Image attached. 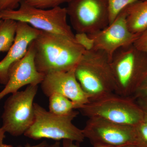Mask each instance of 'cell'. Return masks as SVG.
Masks as SVG:
<instances>
[{
	"mask_svg": "<svg viewBox=\"0 0 147 147\" xmlns=\"http://www.w3.org/2000/svg\"><path fill=\"white\" fill-rule=\"evenodd\" d=\"M142 0H107L109 11V24L115 19L127 7L133 3Z\"/></svg>",
	"mask_w": 147,
	"mask_h": 147,
	"instance_id": "obj_17",
	"label": "cell"
},
{
	"mask_svg": "<svg viewBox=\"0 0 147 147\" xmlns=\"http://www.w3.org/2000/svg\"><path fill=\"white\" fill-rule=\"evenodd\" d=\"M92 147H118L103 144H95L93 145Z\"/></svg>",
	"mask_w": 147,
	"mask_h": 147,
	"instance_id": "obj_29",
	"label": "cell"
},
{
	"mask_svg": "<svg viewBox=\"0 0 147 147\" xmlns=\"http://www.w3.org/2000/svg\"><path fill=\"white\" fill-rule=\"evenodd\" d=\"M23 0H0V11L17 9Z\"/></svg>",
	"mask_w": 147,
	"mask_h": 147,
	"instance_id": "obj_22",
	"label": "cell"
},
{
	"mask_svg": "<svg viewBox=\"0 0 147 147\" xmlns=\"http://www.w3.org/2000/svg\"><path fill=\"white\" fill-rule=\"evenodd\" d=\"M49 145L47 142L43 141L38 144L34 145V146H30V145L28 144L24 147H47Z\"/></svg>",
	"mask_w": 147,
	"mask_h": 147,
	"instance_id": "obj_27",
	"label": "cell"
},
{
	"mask_svg": "<svg viewBox=\"0 0 147 147\" xmlns=\"http://www.w3.org/2000/svg\"><path fill=\"white\" fill-rule=\"evenodd\" d=\"M41 30L28 24L17 21L15 38L6 56L0 61V84L5 85L8 81V71L13 64L21 59L28 51L30 44Z\"/></svg>",
	"mask_w": 147,
	"mask_h": 147,
	"instance_id": "obj_13",
	"label": "cell"
},
{
	"mask_svg": "<svg viewBox=\"0 0 147 147\" xmlns=\"http://www.w3.org/2000/svg\"><path fill=\"white\" fill-rule=\"evenodd\" d=\"M35 119L33 123L24 136L34 140L42 139L58 141L68 140L77 143L84 142L82 129L72 123L79 113L74 111L67 115H57L47 111L37 103H34Z\"/></svg>",
	"mask_w": 147,
	"mask_h": 147,
	"instance_id": "obj_4",
	"label": "cell"
},
{
	"mask_svg": "<svg viewBox=\"0 0 147 147\" xmlns=\"http://www.w3.org/2000/svg\"><path fill=\"white\" fill-rule=\"evenodd\" d=\"M145 113V112H144ZM145 119L147 121V113H145V116H144Z\"/></svg>",
	"mask_w": 147,
	"mask_h": 147,
	"instance_id": "obj_31",
	"label": "cell"
},
{
	"mask_svg": "<svg viewBox=\"0 0 147 147\" xmlns=\"http://www.w3.org/2000/svg\"><path fill=\"white\" fill-rule=\"evenodd\" d=\"M29 5L37 8L47 9L60 6L65 3H69L73 0H23Z\"/></svg>",
	"mask_w": 147,
	"mask_h": 147,
	"instance_id": "obj_18",
	"label": "cell"
},
{
	"mask_svg": "<svg viewBox=\"0 0 147 147\" xmlns=\"http://www.w3.org/2000/svg\"><path fill=\"white\" fill-rule=\"evenodd\" d=\"M75 74L90 101L115 93L111 60L101 50H86L75 68Z\"/></svg>",
	"mask_w": 147,
	"mask_h": 147,
	"instance_id": "obj_2",
	"label": "cell"
},
{
	"mask_svg": "<svg viewBox=\"0 0 147 147\" xmlns=\"http://www.w3.org/2000/svg\"><path fill=\"white\" fill-rule=\"evenodd\" d=\"M5 131L3 129L2 127H0V147H5L6 144L3 143V140L5 138Z\"/></svg>",
	"mask_w": 147,
	"mask_h": 147,
	"instance_id": "obj_26",
	"label": "cell"
},
{
	"mask_svg": "<svg viewBox=\"0 0 147 147\" xmlns=\"http://www.w3.org/2000/svg\"><path fill=\"white\" fill-rule=\"evenodd\" d=\"M111 66L115 93L131 97L147 74V55L133 44L123 46L113 55Z\"/></svg>",
	"mask_w": 147,
	"mask_h": 147,
	"instance_id": "obj_3",
	"label": "cell"
},
{
	"mask_svg": "<svg viewBox=\"0 0 147 147\" xmlns=\"http://www.w3.org/2000/svg\"><path fill=\"white\" fill-rule=\"evenodd\" d=\"M126 21L132 33L141 34L147 29V0L133 3L126 7Z\"/></svg>",
	"mask_w": 147,
	"mask_h": 147,
	"instance_id": "obj_14",
	"label": "cell"
},
{
	"mask_svg": "<svg viewBox=\"0 0 147 147\" xmlns=\"http://www.w3.org/2000/svg\"><path fill=\"white\" fill-rule=\"evenodd\" d=\"M32 43L36 68L45 75L76 68L86 50L75 39L42 31Z\"/></svg>",
	"mask_w": 147,
	"mask_h": 147,
	"instance_id": "obj_1",
	"label": "cell"
},
{
	"mask_svg": "<svg viewBox=\"0 0 147 147\" xmlns=\"http://www.w3.org/2000/svg\"><path fill=\"white\" fill-rule=\"evenodd\" d=\"M49 112L55 115L63 116L78 109V106L65 96L54 94L49 97Z\"/></svg>",
	"mask_w": 147,
	"mask_h": 147,
	"instance_id": "obj_15",
	"label": "cell"
},
{
	"mask_svg": "<svg viewBox=\"0 0 147 147\" xmlns=\"http://www.w3.org/2000/svg\"><path fill=\"white\" fill-rule=\"evenodd\" d=\"M17 21L6 19L0 25V52H7L13 44Z\"/></svg>",
	"mask_w": 147,
	"mask_h": 147,
	"instance_id": "obj_16",
	"label": "cell"
},
{
	"mask_svg": "<svg viewBox=\"0 0 147 147\" xmlns=\"http://www.w3.org/2000/svg\"><path fill=\"white\" fill-rule=\"evenodd\" d=\"M66 8L76 33L92 34L109 26L107 0H73Z\"/></svg>",
	"mask_w": 147,
	"mask_h": 147,
	"instance_id": "obj_8",
	"label": "cell"
},
{
	"mask_svg": "<svg viewBox=\"0 0 147 147\" xmlns=\"http://www.w3.org/2000/svg\"><path fill=\"white\" fill-rule=\"evenodd\" d=\"M67 16L65 7L59 6L43 9L29 5L23 1L18 9L0 11V18L3 20L10 19L25 22L42 31L75 39V34L67 23Z\"/></svg>",
	"mask_w": 147,
	"mask_h": 147,
	"instance_id": "obj_6",
	"label": "cell"
},
{
	"mask_svg": "<svg viewBox=\"0 0 147 147\" xmlns=\"http://www.w3.org/2000/svg\"><path fill=\"white\" fill-rule=\"evenodd\" d=\"M61 147H79L78 145L75 144L73 141L68 140H63Z\"/></svg>",
	"mask_w": 147,
	"mask_h": 147,
	"instance_id": "obj_24",
	"label": "cell"
},
{
	"mask_svg": "<svg viewBox=\"0 0 147 147\" xmlns=\"http://www.w3.org/2000/svg\"><path fill=\"white\" fill-rule=\"evenodd\" d=\"M134 95L139 99L147 98V74L139 84Z\"/></svg>",
	"mask_w": 147,
	"mask_h": 147,
	"instance_id": "obj_23",
	"label": "cell"
},
{
	"mask_svg": "<svg viewBox=\"0 0 147 147\" xmlns=\"http://www.w3.org/2000/svg\"><path fill=\"white\" fill-rule=\"evenodd\" d=\"M75 39L76 42L82 45L86 50L92 49L93 41L88 35L83 33H78L75 34Z\"/></svg>",
	"mask_w": 147,
	"mask_h": 147,
	"instance_id": "obj_20",
	"label": "cell"
},
{
	"mask_svg": "<svg viewBox=\"0 0 147 147\" xmlns=\"http://www.w3.org/2000/svg\"><path fill=\"white\" fill-rule=\"evenodd\" d=\"M126 7L105 29L88 35L93 41V49L104 52L111 60L116 51L123 46L134 44L140 34L132 33L129 30Z\"/></svg>",
	"mask_w": 147,
	"mask_h": 147,
	"instance_id": "obj_10",
	"label": "cell"
},
{
	"mask_svg": "<svg viewBox=\"0 0 147 147\" xmlns=\"http://www.w3.org/2000/svg\"><path fill=\"white\" fill-rule=\"evenodd\" d=\"M92 145L121 147L136 144L135 126L123 125L98 118H90L82 129Z\"/></svg>",
	"mask_w": 147,
	"mask_h": 147,
	"instance_id": "obj_9",
	"label": "cell"
},
{
	"mask_svg": "<svg viewBox=\"0 0 147 147\" xmlns=\"http://www.w3.org/2000/svg\"><path fill=\"white\" fill-rule=\"evenodd\" d=\"M139 105L145 113H147V98L139 99Z\"/></svg>",
	"mask_w": 147,
	"mask_h": 147,
	"instance_id": "obj_25",
	"label": "cell"
},
{
	"mask_svg": "<svg viewBox=\"0 0 147 147\" xmlns=\"http://www.w3.org/2000/svg\"><path fill=\"white\" fill-rule=\"evenodd\" d=\"M47 147H61L60 142L59 141H57L54 144L51 145H49Z\"/></svg>",
	"mask_w": 147,
	"mask_h": 147,
	"instance_id": "obj_28",
	"label": "cell"
},
{
	"mask_svg": "<svg viewBox=\"0 0 147 147\" xmlns=\"http://www.w3.org/2000/svg\"><path fill=\"white\" fill-rule=\"evenodd\" d=\"M133 45L137 50L147 55V29L140 34Z\"/></svg>",
	"mask_w": 147,
	"mask_h": 147,
	"instance_id": "obj_21",
	"label": "cell"
},
{
	"mask_svg": "<svg viewBox=\"0 0 147 147\" xmlns=\"http://www.w3.org/2000/svg\"><path fill=\"white\" fill-rule=\"evenodd\" d=\"M136 144L139 147H147V121L144 120L135 126Z\"/></svg>",
	"mask_w": 147,
	"mask_h": 147,
	"instance_id": "obj_19",
	"label": "cell"
},
{
	"mask_svg": "<svg viewBox=\"0 0 147 147\" xmlns=\"http://www.w3.org/2000/svg\"><path fill=\"white\" fill-rule=\"evenodd\" d=\"M75 70L48 74L40 84L42 92L47 97L54 94L62 95L76 104L78 110L90 100L76 79Z\"/></svg>",
	"mask_w": 147,
	"mask_h": 147,
	"instance_id": "obj_11",
	"label": "cell"
},
{
	"mask_svg": "<svg viewBox=\"0 0 147 147\" xmlns=\"http://www.w3.org/2000/svg\"><path fill=\"white\" fill-rule=\"evenodd\" d=\"M34 59V48L32 42L25 56L9 68L8 82L0 92V100L7 95L18 91L26 85L38 86L41 84L45 75L37 70Z\"/></svg>",
	"mask_w": 147,
	"mask_h": 147,
	"instance_id": "obj_12",
	"label": "cell"
},
{
	"mask_svg": "<svg viewBox=\"0 0 147 147\" xmlns=\"http://www.w3.org/2000/svg\"><path fill=\"white\" fill-rule=\"evenodd\" d=\"M119 147H139L137 145L135 144H127L124 145V146H122Z\"/></svg>",
	"mask_w": 147,
	"mask_h": 147,
	"instance_id": "obj_30",
	"label": "cell"
},
{
	"mask_svg": "<svg viewBox=\"0 0 147 147\" xmlns=\"http://www.w3.org/2000/svg\"><path fill=\"white\" fill-rule=\"evenodd\" d=\"M3 20L2 19H1V18H0V25L1 24Z\"/></svg>",
	"mask_w": 147,
	"mask_h": 147,
	"instance_id": "obj_32",
	"label": "cell"
},
{
	"mask_svg": "<svg viewBox=\"0 0 147 147\" xmlns=\"http://www.w3.org/2000/svg\"><path fill=\"white\" fill-rule=\"evenodd\" d=\"M78 110L88 118H98L129 126H136L144 119V112L131 97L115 93L90 101Z\"/></svg>",
	"mask_w": 147,
	"mask_h": 147,
	"instance_id": "obj_5",
	"label": "cell"
},
{
	"mask_svg": "<svg viewBox=\"0 0 147 147\" xmlns=\"http://www.w3.org/2000/svg\"><path fill=\"white\" fill-rule=\"evenodd\" d=\"M37 85H28L24 91L11 94L7 99L2 115V127L14 137L25 134L35 119L34 100L37 92Z\"/></svg>",
	"mask_w": 147,
	"mask_h": 147,
	"instance_id": "obj_7",
	"label": "cell"
}]
</instances>
